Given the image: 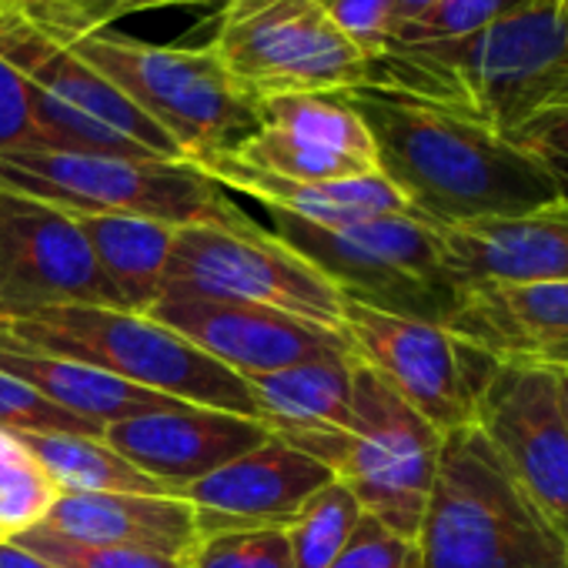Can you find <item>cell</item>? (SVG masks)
Instances as JSON below:
<instances>
[{
  "mask_svg": "<svg viewBox=\"0 0 568 568\" xmlns=\"http://www.w3.org/2000/svg\"><path fill=\"white\" fill-rule=\"evenodd\" d=\"M345 101L375 141L378 174L398 187L415 217L435 227L565 201L535 158L481 121L378 88L345 91Z\"/></svg>",
  "mask_w": 568,
  "mask_h": 568,
  "instance_id": "1",
  "label": "cell"
},
{
  "mask_svg": "<svg viewBox=\"0 0 568 568\" xmlns=\"http://www.w3.org/2000/svg\"><path fill=\"white\" fill-rule=\"evenodd\" d=\"M565 74V18L558 0H538L521 14L458 41L385 48L372 58L368 88L442 104L505 134L541 108Z\"/></svg>",
  "mask_w": 568,
  "mask_h": 568,
  "instance_id": "2",
  "label": "cell"
},
{
  "mask_svg": "<svg viewBox=\"0 0 568 568\" xmlns=\"http://www.w3.org/2000/svg\"><path fill=\"white\" fill-rule=\"evenodd\" d=\"M415 541L422 568H568V538L475 425L445 435Z\"/></svg>",
  "mask_w": 568,
  "mask_h": 568,
  "instance_id": "3",
  "label": "cell"
},
{
  "mask_svg": "<svg viewBox=\"0 0 568 568\" xmlns=\"http://www.w3.org/2000/svg\"><path fill=\"white\" fill-rule=\"evenodd\" d=\"M0 328L34 352L98 368L187 405L221 408L257 422L251 388L241 375L211 362L148 315L104 305H61L21 318H0Z\"/></svg>",
  "mask_w": 568,
  "mask_h": 568,
  "instance_id": "4",
  "label": "cell"
},
{
  "mask_svg": "<svg viewBox=\"0 0 568 568\" xmlns=\"http://www.w3.org/2000/svg\"><path fill=\"white\" fill-rule=\"evenodd\" d=\"M0 191L38 197L71 217L121 214L171 227H241L251 217L194 161L74 151H0Z\"/></svg>",
  "mask_w": 568,
  "mask_h": 568,
  "instance_id": "5",
  "label": "cell"
},
{
  "mask_svg": "<svg viewBox=\"0 0 568 568\" xmlns=\"http://www.w3.org/2000/svg\"><path fill=\"white\" fill-rule=\"evenodd\" d=\"M277 241L312 261L352 302L448 325L465 284L448 271L435 224L415 214L372 217L345 227H318L292 214L267 211Z\"/></svg>",
  "mask_w": 568,
  "mask_h": 568,
  "instance_id": "6",
  "label": "cell"
},
{
  "mask_svg": "<svg viewBox=\"0 0 568 568\" xmlns=\"http://www.w3.org/2000/svg\"><path fill=\"white\" fill-rule=\"evenodd\" d=\"M71 51L148 114L194 164L234 151L257 131L254 101L231 81L211 44L161 48L101 31L71 44Z\"/></svg>",
  "mask_w": 568,
  "mask_h": 568,
  "instance_id": "7",
  "label": "cell"
},
{
  "mask_svg": "<svg viewBox=\"0 0 568 568\" xmlns=\"http://www.w3.org/2000/svg\"><path fill=\"white\" fill-rule=\"evenodd\" d=\"M211 48L254 108L281 94L372 84V54L332 21L325 0H231Z\"/></svg>",
  "mask_w": 568,
  "mask_h": 568,
  "instance_id": "8",
  "label": "cell"
},
{
  "mask_svg": "<svg viewBox=\"0 0 568 568\" xmlns=\"http://www.w3.org/2000/svg\"><path fill=\"white\" fill-rule=\"evenodd\" d=\"M161 295L247 302L345 332V295L338 284L254 217L241 227H178Z\"/></svg>",
  "mask_w": 568,
  "mask_h": 568,
  "instance_id": "9",
  "label": "cell"
},
{
  "mask_svg": "<svg viewBox=\"0 0 568 568\" xmlns=\"http://www.w3.org/2000/svg\"><path fill=\"white\" fill-rule=\"evenodd\" d=\"M352 412L355 422L335 475L352 488L365 515L415 538L445 435L358 358L352 368Z\"/></svg>",
  "mask_w": 568,
  "mask_h": 568,
  "instance_id": "10",
  "label": "cell"
},
{
  "mask_svg": "<svg viewBox=\"0 0 568 568\" xmlns=\"http://www.w3.org/2000/svg\"><path fill=\"white\" fill-rule=\"evenodd\" d=\"M352 355L395 388L442 435L475 422V402L491 368L485 352L458 342L442 325L392 315L345 298Z\"/></svg>",
  "mask_w": 568,
  "mask_h": 568,
  "instance_id": "11",
  "label": "cell"
},
{
  "mask_svg": "<svg viewBox=\"0 0 568 568\" xmlns=\"http://www.w3.org/2000/svg\"><path fill=\"white\" fill-rule=\"evenodd\" d=\"M61 305L121 308L78 217L38 197L0 191V318Z\"/></svg>",
  "mask_w": 568,
  "mask_h": 568,
  "instance_id": "12",
  "label": "cell"
},
{
  "mask_svg": "<svg viewBox=\"0 0 568 568\" xmlns=\"http://www.w3.org/2000/svg\"><path fill=\"white\" fill-rule=\"evenodd\" d=\"M535 508L568 538V428L558 378L498 362L475 402L471 422Z\"/></svg>",
  "mask_w": 568,
  "mask_h": 568,
  "instance_id": "13",
  "label": "cell"
},
{
  "mask_svg": "<svg viewBox=\"0 0 568 568\" xmlns=\"http://www.w3.org/2000/svg\"><path fill=\"white\" fill-rule=\"evenodd\" d=\"M148 318L171 328L197 352H204L211 362L224 365L241 378L352 355L345 332H332L288 312L247 302L161 295L151 305Z\"/></svg>",
  "mask_w": 568,
  "mask_h": 568,
  "instance_id": "14",
  "label": "cell"
},
{
  "mask_svg": "<svg viewBox=\"0 0 568 568\" xmlns=\"http://www.w3.org/2000/svg\"><path fill=\"white\" fill-rule=\"evenodd\" d=\"M328 481H335L328 465L271 435L247 455L184 485L178 498L194 508L201 538L244 528H288L298 508Z\"/></svg>",
  "mask_w": 568,
  "mask_h": 568,
  "instance_id": "15",
  "label": "cell"
},
{
  "mask_svg": "<svg viewBox=\"0 0 568 568\" xmlns=\"http://www.w3.org/2000/svg\"><path fill=\"white\" fill-rule=\"evenodd\" d=\"M267 438L271 432L261 422L204 405H178L104 428V442L174 498L184 485L247 455Z\"/></svg>",
  "mask_w": 568,
  "mask_h": 568,
  "instance_id": "16",
  "label": "cell"
},
{
  "mask_svg": "<svg viewBox=\"0 0 568 568\" xmlns=\"http://www.w3.org/2000/svg\"><path fill=\"white\" fill-rule=\"evenodd\" d=\"M445 332L495 362L568 372V281L465 284Z\"/></svg>",
  "mask_w": 568,
  "mask_h": 568,
  "instance_id": "17",
  "label": "cell"
},
{
  "mask_svg": "<svg viewBox=\"0 0 568 568\" xmlns=\"http://www.w3.org/2000/svg\"><path fill=\"white\" fill-rule=\"evenodd\" d=\"M448 271L462 284L568 281V201L515 214L435 227Z\"/></svg>",
  "mask_w": 568,
  "mask_h": 568,
  "instance_id": "18",
  "label": "cell"
},
{
  "mask_svg": "<svg viewBox=\"0 0 568 568\" xmlns=\"http://www.w3.org/2000/svg\"><path fill=\"white\" fill-rule=\"evenodd\" d=\"M355 355L292 365L271 375L244 378L257 408V422L292 448L318 458L335 471L355 412H352ZM338 478V475H335Z\"/></svg>",
  "mask_w": 568,
  "mask_h": 568,
  "instance_id": "19",
  "label": "cell"
},
{
  "mask_svg": "<svg viewBox=\"0 0 568 568\" xmlns=\"http://www.w3.org/2000/svg\"><path fill=\"white\" fill-rule=\"evenodd\" d=\"M224 191H241L267 211L292 214L318 227H345L372 217L412 214L398 187L382 174L342 178V181H288L257 171L234 154H214L197 164Z\"/></svg>",
  "mask_w": 568,
  "mask_h": 568,
  "instance_id": "20",
  "label": "cell"
},
{
  "mask_svg": "<svg viewBox=\"0 0 568 568\" xmlns=\"http://www.w3.org/2000/svg\"><path fill=\"white\" fill-rule=\"evenodd\" d=\"M44 528L84 541L187 558L197 541L194 508L171 495H58Z\"/></svg>",
  "mask_w": 568,
  "mask_h": 568,
  "instance_id": "21",
  "label": "cell"
},
{
  "mask_svg": "<svg viewBox=\"0 0 568 568\" xmlns=\"http://www.w3.org/2000/svg\"><path fill=\"white\" fill-rule=\"evenodd\" d=\"M0 372L18 378L31 392H38L44 402H51V405L98 425V428H108V425L124 422V418L187 405V402L128 385L114 375L98 372V368L34 352V348L21 345L18 338H11L4 328H0Z\"/></svg>",
  "mask_w": 568,
  "mask_h": 568,
  "instance_id": "22",
  "label": "cell"
},
{
  "mask_svg": "<svg viewBox=\"0 0 568 568\" xmlns=\"http://www.w3.org/2000/svg\"><path fill=\"white\" fill-rule=\"evenodd\" d=\"M78 224L101 274L118 292L121 312L148 315L164 292V267L178 227L121 214H88L78 217Z\"/></svg>",
  "mask_w": 568,
  "mask_h": 568,
  "instance_id": "23",
  "label": "cell"
},
{
  "mask_svg": "<svg viewBox=\"0 0 568 568\" xmlns=\"http://www.w3.org/2000/svg\"><path fill=\"white\" fill-rule=\"evenodd\" d=\"M51 478L58 495H171L98 435L11 432ZM174 498V495H171Z\"/></svg>",
  "mask_w": 568,
  "mask_h": 568,
  "instance_id": "24",
  "label": "cell"
},
{
  "mask_svg": "<svg viewBox=\"0 0 568 568\" xmlns=\"http://www.w3.org/2000/svg\"><path fill=\"white\" fill-rule=\"evenodd\" d=\"M257 124L288 131L308 144L342 154L365 171H378L375 141L345 94H281L257 101Z\"/></svg>",
  "mask_w": 568,
  "mask_h": 568,
  "instance_id": "25",
  "label": "cell"
},
{
  "mask_svg": "<svg viewBox=\"0 0 568 568\" xmlns=\"http://www.w3.org/2000/svg\"><path fill=\"white\" fill-rule=\"evenodd\" d=\"M362 515L365 511L345 481L335 478L325 488H318L298 508L292 525L284 528L288 531L295 568H328L355 535Z\"/></svg>",
  "mask_w": 568,
  "mask_h": 568,
  "instance_id": "26",
  "label": "cell"
},
{
  "mask_svg": "<svg viewBox=\"0 0 568 568\" xmlns=\"http://www.w3.org/2000/svg\"><path fill=\"white\" fill-rule=\"evenodd\" d=\"M54 498L58 488L28 448L11 432H0V541L41 525Z\"/></svg>",
  "mask_w": 568,
  "mask_h": 568,
  "instance_id": "27",
  "label": "cell"
},
{
  "mask_svg": "<svg viewBox=\"0 0 568 568\" xmlns=\"http://www.w3.org/2000/svg\"><path fill=\"white\" fill-rule=\"evenodd\" d=\"M21 4L51 41L71 48L91 34L111 31V24L121 18L154 8L197 4V0H21Z\"/></svg>",
  "mask_w": 568,
  "mask_h": 568,
  "instance_id": "28",
  "label": "cell"
},
{
  "mask_svg": "<svg viewBox=\"0 0 568 568\" xmlns=\"http://www.w3.org/2000/svg\"><path fill=\"white\" fill-rule=\"evenodd\" d=\"M531 4H538V0H438L425 18L398 28L385 48H425L458 41L505 18H515Z\"/></svg>",
  "mask_w": 568,
  "mask_h": 568,
  "instance_id": "29",
  "label": "cell"
},
{
  "mask_svg": "<svg viewBox=\"0 0 568 568\" xmlns=\"http://www.w3.org/2000/svg\"><path fill=\"white\" fill-rule=\"evenodd\" d=\"M11 541L28 548L38 558H44L51 568H187V558L118 548V545H84V541H71L44 525L28 528Z\"/></svg>",
  "mask_w": 568,
  "mask_h": 568,
  "instance_id": "30",
  "label": "cell"
},
{
  "mask_svg": "<svg viewBox=\"0 0 568 568\" xmlns=\"http://www.w3.org/2000/svg\"><path fill=\"white\" fill-rule=\"evenodd\" d=\"M187 568H295V558L284 528H244L201 535L187 551Z\"/></svg>",
  "mask_w": 568,
  "mask_h": 568,
  "instance_id": "31",
  "label": "cell"
},
{
  "mask_svg": "<svg viewBox=\"0 0 568 568\" xmlns=\"http://www.w3.org/2000/svg\"><path fill=\"white\" fill-rule=\"evenodd\" d=\"M505 138L528 158H535L568 201V74L551 91V98L528 118H521L511 131H505Z\"/></svg>",
  "mask_w": 568,
  "mask_h": 568,
  "instance_id": "32",
  "label": "cell"
},
{
  "mask_svg": "<svg viewBox=\"0 0 568 568\" xmlns=\"http://www.w3.org/2000/svg\"><path fill=\"white\" fill-rule=\"evenodd\" d=\"M0 432H71L104 438V428L44 402L38 392L4 372H0Z\"/></svg>",
  "mask_w": 568,
  "mask_h": 568,
  "instance_id": "33",
  "label": "cell"
},
{
  "mask_svg": "<svg viewBox=\"0 0 568 568\" xmlns=\"http://www.w3.org/2000/svg\"><path fill=\"white\" fill-rule=\"evenodd\" d=\"M328 568H422L418 541L392 531L372 515H362L355 535Z\"/></svg>",
  "mask_w": 568,
  "mask_h": 568,
  "instance_id": "34",
  "label": "cell"
},
{
  "mask_svg": "<svg viewBox=\"0 0 568 568\" xmlns=\"http://www.w3.org/2000/svg\"><path fill=\"white\" fill-rule=\"evenodd\" d=\"M332 21L365 51L382 54L395 34V0H325Z\"/></svg>",
  "mask_w": 568,
  "mask_h": 568,
  "instance_id": "35",
  "label": "cell"
},
{
  "mask_svg": "<svg viewBox=\"0 0 568 568\" xmlns=\"http://www.w3.org/2000/svg\"><path fill=\"white\" fill-rule=\"evenodd\" d=\"M38 148L31 88L0 61V151H28Z\"/></svg>",
  "mask_w": 568,
  "mask_h": 568,
  "instance_id": "36",
  "label": "cell"
},
{
  "mask_svg": "<svg viewBox=\"0 0 568 568\" xmlns=\"http://www.w3.org/2000/svg\"><path fill=\"white\" fill-rule=\"evenodd\" d=\"M0 568H51V565L14 541H0Z\"/></svg>",
  "mask_w": 568,
  "mask_h": 568,
  "instance_id": "37",
  "label": "cell"
},
{
  "mask_svg": "<svg viewBox=\"0 0 568 568\" xmlns=\"http://www.w3.org/2000/svg\"><path fill=\"white\" fill-rule=\"evenodd\" d=\"M435 4H438V0H395V31L418 21V18H425Z\"/></svg>",
  "mask_w": 568,
  "mask_h": 568,
  "instance_id": "38",
  "label": "cell"
},
{
  "mask_svg": "<svg viewBox=\"0 0 568 568\" xmlns=\"http://www.w3.org/2000/svg\"><path fill=\"white\" fill-rule=\"evenodd\" d=\"M558 378V402H561V418H565V428H568V372L555 375Z\"/></svg>",
  "mask_w": 568,
  "mask_h": 568,
  "instance_id": "39",
  "label": "cell"
},
{
  "mask_svg": "<svg viewBox=\"0 0 568 568\" xmlns=\"http://www.w3.org/2000/svg\"><path fill=\"white\" fill-rule=\"evenodd\" d=\"M558 11H561V18H565V28H568V0H558Z\"/></svg>",
  "mask_w": 568,
  "mask_h": 568,
  "instance_id": "40",
  "label": "cell"
}]
</instances>
